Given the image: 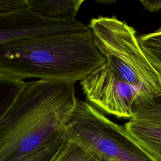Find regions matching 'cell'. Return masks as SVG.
Segmentation results:
<instances>
[{
    "label": "cell",
    "instance_id": "10",
    "mask_svg": "<svg viewBox=\"0 0 161 161\" xmlns=\"http://www.w3.org/2000/svg\"><path fill=\"white\" fill-rule=\"evenodd\" d=\"M131 119L161 126V94L140 104L133 111Z\"/></svg>",
    "mask_w": 161,
    "mask_h": 161
},
{
    "label": "cell",
    "instance_id": "11",
    "mask_svg": "<svg viewBox=\"0 0 161 161\" xmlns=\"http://www.w3.org/2000/svg\"><path fill=\"white\" fill-rule=\"evenodd\" d=\"M67 140L64 130L40 149L21 161H54Z\"/></svg>",
    "mask_w": 161,
    "mask_h": 161
},
{
    "label": "cell",
    "instance_id": "12",
    "mask_svg": "<svg viewBox=\"0 0 161 161\" xmlns=\"http://www.w3.org/2000/svg\"><path fill=\"white\" fill-rule=\"evenodd\" d=\"M54 161H101L94 153L67 139Z\"/></svg>",
    "mask_w": 161,
    "mask_h": 161
},
{
    "label": "cell",
    "instance_id": "6",
    "mask_svg": "<svg viewBox=\"0 0 161 161\" xmlns=\"http://www.w3.org/2000/svg\"><path fill=\"white\" fill-rule=\"evenodd\" d=\"M89 29L76 19L48 18L27 7L0 14V45Z\"/></svg>",
    "mask_w": 161,
    "mask_h": 161
},
{
    "label": "cell",
    "instance_id": "13",
    "mask_svg": "<svg viewBox=\"0 0 161 161\" xmlns=\"http://www.w3.org/2000/svg\"><path fill=\"white\" fill-rule=\"evenodd\" d=\"M28 7V0H0V14L12 13Z\"/></svg>",
    "mask_w": 161,
    "mask_h": 161
},
{
    "label": "cell",
    "instance_id": "9",
    "mask_svg": "<svg viewBox=\"0 0 161 161\" xmlns=\"http://www.w3.org/2000/svg\"><path fill=\"white\" fill-rule=\"evenodd\" d=\"M138 40L145 55L161 74V28L138 36Z\"/></svg>",
    "mask_w": 161,
    "mask_h": 161
},
{
    "label": "cell",
    "instance_id": "15",
    "mask_svg": "<svg viewBox=\"0 0 161 161\" xmlns=\"http://www.w3.org/2000/svg\"><path fill=\"white\" fill-rule=\"evenodd\" d=\"M97 3L102 4H113L116 3V1L114 0H96Z\"/></svg>",
    "mask_w": 161,
    "mask_h": 161
},
{
    "label": "cell",
    "instance_id": "1",
    "mask_svg": "<svg viewBox=\"0 0 161 161\" xmlns=\"http://www.w3.org/2000/svg\"><path fill=\"white\" fill-rule=\"evenodd\" d=\"M77 98L74 84L25 82L0 116V161H21L65 130Z\"/></svg>",
    "mask_w": 161,
    "mask_h": 161
},
{
    "label": "cell",
    "instance_id": "5",
    "mask_svg": "<svg viewBox=\"0 0 161 161\" xmlns=\"http://www.w3.org/2000/svg\"><path fill=\"white\" fill-rule=\"evenodd\" d=\"M80 85L89 104L119 118L130 119L135 109L145 101L106 60L81 80Z\"/></svg>",
    "mask_w": 161,
    "mask_h": 161
},
{
    "label": "cell",
    "instance_id": "14",
    "mask_svg": "<svg viewBox=\"0 0 161 161\" xmlns=\"http://www.w3.org/2000/svg\"><path fill=\"white\" fill-rule=\"evenodd\" d=\"M143 7L150 12H156L161 10V1L142 0L140 1Z\"/></svg>",
    "mask_w": 161,
    "mask_h": 161
},
{
    "label": "cell",
    "instance_id": "7",
    "mask_svg": "<svg viewBox=\"0 0 161 161\" xmlns=\"http://www.w3.org/2000/svg\"><path fill=\"white\" fill-rule=\"evenodd\" d=\"M124 126L142 148L157 161H161V126L130 119Z\"/></svg>",
    "mask_w": 161,
    "mask_h": 161
},
{
    "label": "cell",
    "instance_id": "3",
    "mask_svg": "<svg viewBox=\"0 0 161 161\" xmlns=\"http://www.w3.org/2000/svg\"><path fill=\"white\" fill-rule=\"evenodd\" d=\"M89 28L106 60L147 100L161 94V74L140 46L136 30L116 16L92 18Z\"/></svg>",
    "mask_w": 161,
    "mask_h": 161
},
{
    "label": "cell",
    "instance_id": "4",
    "mask_svg": "<svg viewBox=\"0 0 161 161\" xmlns=\"http://www.w3.org/2000/svg\"><path fill=\"white\" fill-rule=\"evenodd\" d=\"M65 133L69 140L101 161H157L132 138L124 125L115 123L88 102L78 98Z\"/></svg>",
    "mask_w": 161,
    "mask_h": 161
},
{
    "label": "cell",
    "instance_id": "2",
    "mask_svg": "<svg viewBox=\"0 0 161 161\" xmlns=\"http://www.w3.org/2000/svg\"><path fill=\"white\" fill-rule=\"evenodd\" d=\"M105 61L90 29L0 45L1 77L75 84Z\"/></svg>",
    "mask_w": 161,
    "mask_h": 161
},
{
    "label": "cell",
    "instance_id": "8",
    "mask_svg": "<svg viewBox=\"0 0 161 161\" xmlns=\"http://www.w3.org/2000/svg\"><path fill=\"white\" fill-rule=\"evenodd\" d=\"M84 0H28V8L48 18L75 19Z\"/></svg>",
    "mask_w": 161,
    "mask_h": 161
}]
</instances>
